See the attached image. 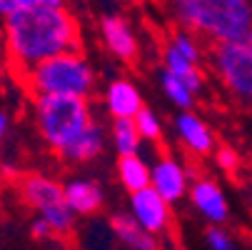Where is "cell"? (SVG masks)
Listing matches in <instances>:
<instances>
[{
  "label": "cell",
  "instance_id": "2",
  "mask_svg": "<svg viewBox=\"0 0 252 250\" xmlns=\"http://www.w3.org/2000/svg\"><path fill=\"white\" fill-rule=\"evenodd\" d=\"M172 23L210 48L252 33V0H165Z\"/></svg>",
  "mask_w": 252,
  "mask_h": 250
},
{
  "label": "cell",
  "instance_id": "14",
  "mask_svg": "<svg viewBox=\"0 0 252 250\" xmlns=\"http://www.w3.org/2000/svg\"><path fill=\"white\" fill-rule=\"evenodd\" d=\"M110 228H113L115 238L127 250H160L158 235L145 230L130 213H115V215L110 218Z\"/></svg>",
  "mask_w": 252,
  "mask_h": 250
},
{
  "label": "cell",
  "instance_id": "7",
  "mask_svg": "<svg viewBox=\"0 0 252 250\" xmlns=\"http://www.w3.org/2000/svg\"><path fill=\"white\" fill-rule=\"evenodd\" d=\"M130 215L153 235H162L172 225V210L170 203L150 185L145 190L130 193Z\"/></svg>",
  "mask_w": 252,
  "mask_h": 250
},
{
  "label": "cell",
  "instance_id": "16",
  "mask_svg": "<svg viewBox=\"0 0 252 250\" xmlns=\"http://www.w3.org/2000/svg\"><path fill=\"white\" fill-rule=\"evenodd\" d=\"M102 150H105V128H102L97 120H93V123L88 125V130H85L60 158H63V160H70V163H90V160H95Z\"/></svg>",
  "mask_w": 252,
  "mask_h": 250
},
{
  "label": "cell",
  "instance_id": "24",
  "mask_svg": "<svg viewBox=\"0 0 252 250\" xmlns=\"http://www.w3.org/2000/svg\"><path fill=\"white\" fill-rule=\"evenodd\" d=\"M218 163H220V168H225V170H232L235 165H237V158H235V153L232 150H220L218 153Z\"/></svg>",
  "mask_w": 252,
  "mask_h": 250
},
{
  "label": "cell",
  "instance_id": "8",
  "mask_svg": "<svg viewBox=\"0 0 252 250\" xmlns=\"http://www.w3.org/2000/svg\"><path fill=\"white\" fill-rule=\"evenodd\" d=\"M170 205L180 203L185 195H190L192 173L170 155H160L153 165V183H150Z\"/></svg>",
  "mask_w": 252,
  "mask_h": 250
},
{
  "label": "cell",
  "instance_id": "1",
  "mask_svg": "<svg viewBox=\"0 0 252 250\" xmlns=\"http://www.w3.org/2000/svg\"><path fill=\"white\" fill-rule=\"evenodd\" d=\"M8 65L23 78L55 55L80 50V23L67 5L30 8L3 20Z\"/></svg>",
  "mask_w": 252,
  "mask_h": 250
},
{
  "label": "cell",
  "instance_id": "5",
  "mask_svg": "<svg viewBox=\"0 0 252 250\" xmlns=\"http://www.w3.org/2000/svg\"><path fill=\"white\" fill-rule=\"evenodd\" d=\"M210 70L240 103H252V33L210 48Z\"/></svg>",
  "mask_w": 252,
  "mask_h": 250
},
{
  "label": "cell",
  "instance_id": "26",
  "mask_svg": "<svg viewBox=\"0 0 252 250\" xmlns=\"http://www.w3.org/2000/svg\"><path fill=\"white\" fill-rule=\"evenodd\" d=\"M8 58V48H5V28H0V60Z\"/></svg>",
  "mask_w": 252,
  "mask_h": 250
},
{
  "label": "cell",
  "instance_id": "18",
  "mask_svg": "<svg viewBox=\"0 0 252 250\" xmlns=\"http://www.w3.org/2000/svg\"><path fill=\"white\" fill-rule=\"evenodd\" d=\"M110 140H113V148H115L118 158H125V155H137L140 153L142 135H140L135 120H113Z\"/></svg>",
  "mask_w": 252,
  "mask_h": 250
},
{
  "label": "cell",
  "instance_id": "9",
  "mask_svg": "<svg viewBox=\"0 0 252 250\" xmlns=\"http://www.w3.org/2000/svg\"><path fill=\"white\" fill-rule=\"evenodd\" d=\"M190 203L210 225H225L230 218V203L222 193V188L212 178L197 175L190 185Z\"/></svg>",
  "mask_w": 252,
  "mask_h": 250
},
{
  "label": "cell",
  "instance_id": "12",
  "mask_svg": "<svg viewBox=\"0 0 252 250\" xmlns=\"http://www.w3.org/2000/svg\"><path fill=\"white\" fill-rule=\"evenodd\" d=\"M175 133L177 140L192 153V155H210L215 148V135L207 128V123L192 113V110H180L175 118Z\"/></svg>",
  "mask_w": 252,
  "mask_h": 250
},
{
  "label": "cell",
  "instance_id": "20",
  "mask_svg": "<svg viewBox=\"0 0 252 250\" xmlns=\"http://www.w3.org/2000/svg\"><path fill=\"white\" fill-rule=\"evenodd\" d=\"M135 125H137V130H140L142 140L158 143V140L162 138V120L158 118V113H155V110H150V108H148V105L137 113Z\"/></svg>",
  "mask_w": 252,
  "mask_h": 250
},
{
  "label": "cell",
  "instance_id": "4",
  "mask_svg": "<svg viewBox=\"0 0 252 250\" xmlns=\"http://www.w3.org/2000/svg\"><path fill=\"white\" fill-rule=\"evenodd\" d=\"M23 85L32 95H65V98H85L90 100L95 90V70L83 50H70L55 55L25 73Z\"/></svg>",
  "mask_w": 252,
  "mask_h": 250
},
{
  "label": "cell",
  "instance_id": "10",
  "mask_svg": "<svg viewBox=\"0 0 252 250\" xmlns=\"http://www.w3.org/2000/svg\"><path fill=\"white\" fill-rule=\"evenodd\" d=\"M100 35H102L105 48L118 60H125V63L137 60L140 43H137V35H135V30H132V25L125 15H118V13L102 15L100 18Z\"/></svg>",
  "mask_w": 252,
  "mask_h": 250
},
{
  "label": "cell",
  "instance_id": "11",
  "mask_svg": "<svg viewBox=\"0 0 252 250\" xmlns=\"http://www.w3.org/2000/svg\"><path fill=\"white\" fill-rule=\"evenodd\" d=\"M102 103H105L107 115H110L113 120H135L137 113L145 108L137 85L127 78H115L110 85H107L105 95H102Z\"/></svg>",
  "mask_w": 252,
  "mask_h": 250
},
{
  "label": "cell",
  "instance_id": "3",
  "mask_svg": "<svg viewBox=\"0 0 252 250\" xmlns=\"http://www.w3.org/2000/svg\"><path fill=\"white\" fill-rule=\"evenodd\" d=\"M90 100L65 95H32V123L45 145L63 155L93 123Z\"/></svg>",
  "mask_w": 252,
  "mask_h": 250
},
{
  "label": "cell",
  "instance_id": "22",
  "mask_svg": "<svg viewBox=\"0 0 252 250\" xmlns=\"http://www.w3.org/2000/svg\"><path fill=\"white\" fill-rule=\"evenodd\" d=\"M205 245L207 250H235V238L225 225H210L205 230Z\"/></svg>",
  "mask_w": 252,
  "mask_h": 250
},
{
  "label": "cell",
  "instance_id": "25",
  "mask_svg": "<svg viewBox=\"0 0 252 250\" xmlns=\"http://www.w3.org/2000/svg\"><path fill=\"white\" fill-rule=\"evenodd\" d=\"M8 130H10V115H8L5 110H0V143L5 140Z\"/></svg>",
  "mask_w": 252,
  "mask_h": 250
},
{
  "label": "cell",
  "instance_id": "13",
  "mask_svg": "<svg viewBox=\"0 0 252 250\" xmlns=\"http://www.w3.org/2000/svg\"><path fill=\"white\" fill-rule=\"evenodd\" d=\"M65 185V200L70 205V210L75 215H95V213L102 208L105 198H102V190L95 180H88V178H73V180L63 183Z\"/></svg>",
  "mask_w": 252,
  "mask_h": 250
},
{
  "label": "cell",
  "instance_id": "21",
  "mask_svg": "<svg viewBox=\"0 0 252 250\" xmlns=\"http://www.w3.org/2000/svg\"><path fill=\"white\" fill-rule=\"evenodd\" d=\"M65 5V0H0V20H5L20 10L30 8H58Z\"/></svg>",
  "mask_w": 252,
  "mask_h": 250
},
{
  "label": "cell",
  "instance_id": "27",
  "mask_svg": "<svg viewBox=\"0 0 252 250\" xmlns=\"http://www.w3.org/2000/svg\"><path fill=\"white\" fill-rule=\"evenodd\" d=\"M5 98V80H3V73H0V100Z\"/></svg>",
  "mask_w": 252,
  "mask_h": 250
},
{
  "label": "cell",
  "instance_id": "17",
  "mask_svg": "<svg viewBox=\"0 0 252 250\" xmlns=\"http://www.w3.org/2000/svg\"><path fill=\"white\" fill-rule=\"evenodd\" d=\"M118 180L127 193L145 190L153 183V165H148V160H142L140 153L125 155L118 160Z\"/></svg>",
  "mask_w": 252,
  "mask_h": 250
},
{
  "label": "cell",
  "instance_id": "6",
  "mask_svg": "<svg viewBox=\"0 0 252 250\" xmlns=\"http://www.w3.org/2000/svg\"><path fill=\"white\" fill-rule=\"evenodd\" d=\"M20 198L25 200L28 208L35 210V215L45 218L53 225L55 235H67L73 230L78 215L70 210L65 200V185H60L55 178L40 173L20 178Z\"/></svg>",
  "mask_w": 252,
  "mask_h": 250
},
{
  "label": "cell",
  "instance_id": "23",
  "mask_svg": "<svg viewBox=\"0 0 252 250\" xmlns=\"http://www.w3.org/2000/svg\"><path fill=\"white\" fill-rule=\"evenodd\" d=\"M30 235H32L35 240H48V238L55 235V230H53V225H50L45 218L35 215V220L30 223Z\"/></svg>",
  "mask_w": 252,
  "mask_h": 250
},
{
  "label": "cell",
  "instance_id": "19",
  "mask_svg": "<svg viewBox=\"0 0 252 250\" xmlns=\"http://www.w3.org/2000/svg\"><path fill=\"white\" fill-rule=\"evenodd\" d=\"M160 85H162L165 98L175 105V108H180V110H190V108H192L195 90H192L188 83H183L180 78L170 75L167 70H160Z\"/></svg>",
  "mask_w": 252,
  "mask_h": 250
},
{
  "label": "cell",
  "instance_id": "15",
  "mask_svg": "<svg viewBox=\"0 0 252 250\" xmlns=\"http://www.w3.org/2000/svg\"><path fill=\"white\" fill-rule=\"evenodd\" d=\"M162 70H167L170 75H175V78H180L183 83H188L195 93H200L202 85H205L202 83L205 80V73H202L200 63L185 58L180 50H175L170 43H165V48H162Z\"/></svg>",
  "mask_w": 252,
  "mask_h": 250
}]
</instances>
